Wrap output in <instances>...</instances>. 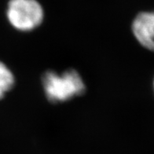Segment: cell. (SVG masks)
Wrapping results in <instances>:
<instances>
[{
  "label": "cell",
  "instance_id": "obj_1",
  "mask_svg": "<svg viewBox=\"0 0 154 154\" xmlns=\"http://www.w3.org/2000/svg\"><path fill=\"white\" fill-rule=\"evenodd\" d=\"M44 93L52 103L69 101L75 96L85 93L86 86L79 73L69 69L59 75L54 71H47L42 77Z\"/></svg>",
  "mask_w": 154,
  "mask_h": 154
},
{
  "label": "cell",
  "instance_id": "obj_5",
  "mask_svg": "<svg viewBox=\"0 0 154 154\" xmlns=\"http://www.w3.org/2000/svg\"><path fill=\"white\" fill-rule=\"evenodd\" d=\"M153 89H154V81H153Z\"/></svg>",
  "mask_w": 154,
  "mask_h": 154
},
{
  "label": "cell",
  "instance_id": "obj_2",
  "mask_svg": "<svg viewBox=\"0 0 154 154\" xmlns=\"http://www.w3.org/2000/svg\"><path fill=\"white\" fill-rule=\"evenodd\" d=\"M6 17L10 24L20 32H30L42 24L43 6L36 0H10Z\"/></svg>",
  "mask_w": 154,
  "mask_h": 154
},
{
  "label": "cell",
  "instance_id": "obj_3",
  "mask_svg": "<svg viewBox=\"0 0 154 154\" xmlns=\"http://www.w3.org/2000/svg\"><path fill=\"white\" fill-rule=\"evenodd\" d=\"M131 30L141 46L154 51V11H144L136 15Z\"/></svg>",
  "mask_w": 154,
  "mask_h": 154
},
{
  "label": "cell",
  "instance_id": "obj_4",
  "mask_svg": "<svg viewBox=\"0 0 154 154\" xmlns=\"http://www.w3.org/2000/svg\"><path fill=\"white\" fill-rule=\"evenodd\" d=\"M15 79L13 72L4 63L0 61V99L14 86Z\"/></svg>",
  "mask_w": 154,
  "mask_h": 154
}]
</instances>
